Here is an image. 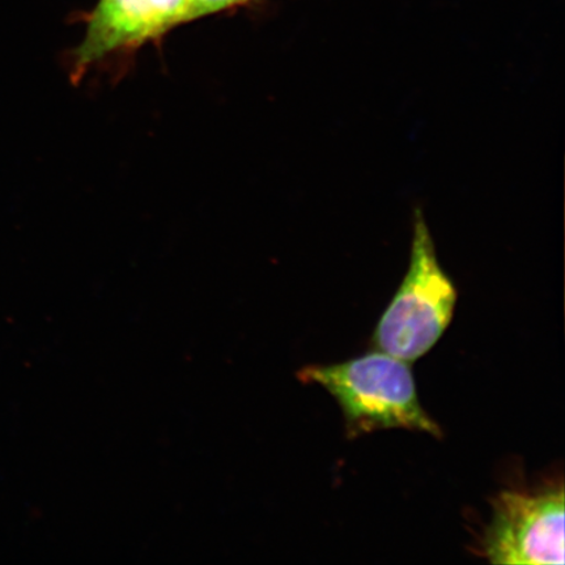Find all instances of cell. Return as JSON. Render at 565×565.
<instances>
[{
	"label": "cell",
	"instance_id": "cell-1",
	"mask_svg": "<svg viewBox=\"0 0 565 565\" xmlns=\"http://www.w3.org/2000/svg\"><path fill=\"white\" fill-rule=\"evenodd\" d=\"M298 379L333 395L350 439L393 428L443 436L441 428L424 412L412 365L383 351L339 364L303 366Z\"/></svg>",
	"mask_w": 565,
	"mask_h": 565
},
{
	"label": "cell",
	"instance_id": "cell-2",
	"mask_svg": "<svg viewBox=\"0 0 565 565\" xmlns=\"http://www.w3.org/2000/svg\"><path fill=\"white\" fill-rule=\"evenodd\" d=\"M457 298L455 282L437 259L422 211L416 210L408 271L374 329V350L408 363L423 358L454 320Z\"/></svg>",
	"mask_w": 565,
	"mask_h": 565
},
{
	"label": "cell",
	"instance_id": "cell-3",
	"mask_svg": "<svg viewBox=\"0 0 565 565\" xmlns=\"http://www.w3.org/2000/svg\"><path fill=\"white\" fill-rule=\"evenodd\" d=\"M564 514L562 483L540 492H500L482 555L492 564H563Z\"/></svg>",
	"mask_w": 565,
	"mask_h": 565
},
{
	"label": "cell",
	"instance_id": "cell-4",
	"mask_svg": "<svg viewBox=\"0 0 565 565\" xmlns=\"http://www.w3.org/2000/svg\"><path fill=\"white\" fill-rule=\"evenodd\" d=\"M86 23V34L71 60L74 83L102 63L131 54L150 42L141 0H98Z\"/></svg>",
	"mask_w": 565,
	"mask_h": 565
},
{
	"label": "cell",
	"instance_id": "cell-5",
	"mask_svg": "<svg viewBox=\"0 0 565 565\" xmlns=\"http://www.w3.org/2000/svg\"><path fill=\"white\" fill-rule=\"evenodd\" d=\"M188 3L189 0H141L150 42L183 24Z\"/></svg>",
	"mask_w": 565,
	"mask_h": 565
},
{
	"label": "cell",
	"instance_id": "cell-6",
	"mask_svg": "<svg viewBox=\"0 0 565 565\" xmlns=\"http://www.w3.org/2000/svg\"><path fill=\"white\" fill-rule=\"evenodd\" d=\"M249 2L252 0H189L185 17H183V24L215 15V13L237 9V7Z\"/></svg>",
	"mask_w": 565,
	"mask_h": 565
}]
</instances>
